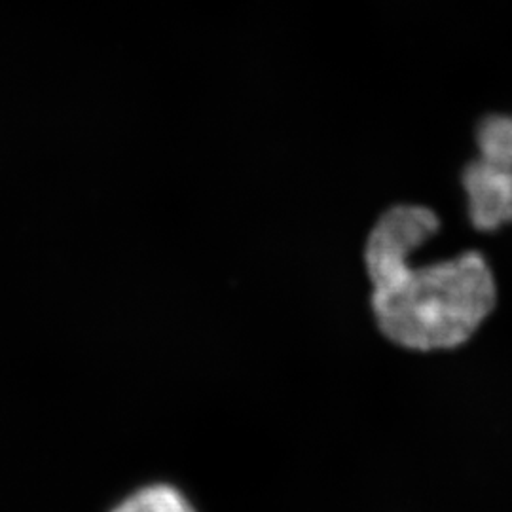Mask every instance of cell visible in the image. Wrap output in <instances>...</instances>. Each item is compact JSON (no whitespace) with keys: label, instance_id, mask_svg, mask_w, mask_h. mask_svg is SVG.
<instances>
[{"label":"cell","instance_id":"6da1fadb","mask_svg":"<svg viewBox=\"0 0 512 512\" xmlns=\"http://www.w3.org/2000/svg\"><path fill=\"white\" fill-rule=\"evenodd\" d=\"M444 228L423 203H393L372 222L363 243L368 308L387 344L414 353L467 346L499 300L494 268L482 249L418 258Z\"/></svg>","mask_w":512,"mask_h":512},{"label":"cell","instance_id":"3957f363","mask_svg":"<svg viewBox=\"0 0 512 512\" xmlns=\"http://www.w3.org/2000/svg\"><path fill=\"white\" fill-rule=\"evenodd\" d=\"M112 512H196L179 490L156 484L129 495Z\"/></svg>","mask_w":512,"mask_h":512},{"label":"cell","instance_id":"7a4b0ae2","mask_svg":"<svg viewBox=\"0 0 512 512\" xmlns=\"http://www.w3.org/2000/svg\"><path fill=\"white\" fill-rule=\"evenodd\" d=\"M475 154L459 171L465 213L476 234L512 226V112L492 110L476 120Z\"/></svg>","mask_w":512,"mask_h":512}]
</instances>
